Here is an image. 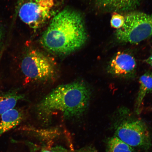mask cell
<instances>
[{"label": "cell", "mask_w": 152, "mask_h": 152, "mask_svg": "<svg viewBox=\"0 0 152 152\" xmlns=\"http://www.w3.org/2000/svg\"><path fill=\"white\" fill-rule=\"evenodd\" d=\"M87 35L81 15L73 10H64L55 16L43 33L41 42L47 50L60 55L78 50L87 41Z\"/></svg>", "instance_id": "obj_1"}, {"label": "cell", "mask_w": 152, "mask_h": 152, "mask_svg": "<svg viewBox=\"0 0 152 152\" xmlns=\"http://www.w3.org/2000/svg\"><path fill=\"white\" fill-rule=\"evenodd\" d=\"M91 93L84 82L76 81L58 86L45 96L37 106V112L46 120L59 113L67 119L82 115L88 107Z\"/></svg>", "instance_id": "obj_2"}, {"label": "cell", "mask_w": 152, "mask_h": 152, "mask_svg": "<svg viewBox=\"0 0 152 152\" xmlns=\"http://www.w3.org/2000/svg\"><path fill=\"white\" fill-rule=\"evenodd\" d=\"M116 115L115 136L133 148L150 147L151 135L144 121L133 116L126 108L119 110Z\"/></svg>", "instance_id": "obj_3"}, {"label": "cell", "mask_w": 152, "mask_h": 152, "mask_svg": "<svg viewBox=\"0 0 152 152\" xmlns=\"http://www.w3.org/2000/svg\"><path fill=\"white\" fill-rule=\"evenodd\" d=\"M152 36V15L140 12L129 13L123 26L115 33L119 42L136 44Z\"/></svg>", "instance_id": "obj_4"}, {"label": "cell", "mask_w": 152, "mask_h": 152, "mask_svg": "<svg viewBox=\"0 0 152 152\" xmlns=\"http://www.w3.org/2000/svg\"><path fill=\"white\" fill-rule=\"evenodd\" d=\"M21 69L28 80L50 81L55 78L58 73L53 61L35 49H31L26 53L22 60Z\"/></svg>", "instance_id": "obj_5"}, {"label": "cell", "mask_w": 152, "mask_h": 152, "mask_svg": "<svg viewBox=\"0 0 152 152\" xmlns=\"http://www.w3.org/2000/svg\"><path fill=\"white\" fill-rule=\"evenodd\" d=\"M56 6V0H24L17 13L25 23L37 28L49 20Z\"/></svg>", "instance_id": "obj_6"}, {"label": "cell", "mask_w": 152, "mask_h": 152, "mask_svg": "<svg viewBox=\"0 0 152 152\" xmlns=\"http://www.w3.org/2000/svg\"><path fill=\"white\" fill-rule=\"evenodd\" d=\"M137 63L135 58L128 53L119 52L113 57L107 67L110 75L124 79L136 77Z\"/></svg>", "instance_id": "obj_7"}, {"label": "cell", "mask_w": 152, "mask_h": 152, "mask_svg": "<svg viewBox=\"0 0 152 152\" xmlns=\"http://www.w3.org/2000/svg\"><path fill=\"white\" fill-rule=\"evenodd\" d=\"M98 8L104 11L122 12L134 10L140 0H96Z\"/></svg>", "instance_id": "obj_8"}, {"label": "cell", "mask_w": 152, "mask_h": 152, "mask_svg": "<svg viewBox=\"0 0 152 152\" xmlns=\"http://www.w3.org/2000/svg\"><path fill=\"white\" fill-rule=\"evenodd\" d=\"M23 118L22 112L14 108L6 112L0 117V136L18 126Z\"/></svg>", "instance_id": "obj_9"}, {"label": "cell", "mask_w": 152, "mask_h": 152, "mask_svg": "<svg viewBox=\"0 0 152 152\" xmlns=\"http://www.w3.org/2000/svg\"><path fill=\"white\" fill-rule=\"evenodd\" d=\"M140 87L136 100L135 111L137 115L141 112L142 101L147 95L152 91V72L147 71L139 79Z\"/></svg>", "instance_id": "obj_10"}, {"label": "cell", "mask_w": 152, "mask_h": 152, "mask_svg": "<svg viewBox=\"0 0 152 152\" xmlns=\"http://www.w3.org/2000/svg\"><path fill=\"white\" fill-rule=\"evenodd\" d=\"M22 98L21 95L12 93L0 96V117L6 112L14 108Z\"/></svg>", "instance_id": "obj_11"}, {"label": "cell", "mask_w": 152, "mask_h": 152, "mask_svg": "<svg viewBox=\"0 0 152 152\" xmlns=\"http://www.w3.org/2000/svg\"><path fill=\"white\" fill-rule=\"evenodd\" d=\"M107 152H135L133 148L115 136L108 140Z\"/></svg>", "instance_id": "obj_12"}, {"label": "cell", "mask_w": 152, "mask_h": 152, "mask_svg": "<svg viewBox=\"0 0 152 152\" xmlns=\"http://www.w3.org/2000/svg\"><path fill=\"white\" fill-rule=\"evenodd\" d=\"M125 22V17L117 12H114L111 18V25L112 27L118 29L123 26Z\"/></svg>", "instance_id": "obj_13"}, {"label": "cell", "mask_w": 152, "mask_h": 152, "mask_svg": "<svg viewBox=\"0 0 152 152\" xmlns=\"http://www.w3.org/2000/svg\"><path fill=\"white\" fill-rule=\"evenodd\" d=\"M41 152H68V151L62 146H56L53 147L43 148Z\"/></svg>", "instance_id": "obj_14"}, {"label": "cell", "mask_w": 152, "mask_h": 152, "mask_svg": "<svg viewBox=\"0 0 152 152\" xmlns=\"http://www.w3.org/2000/svg\"><path fill=\"white\" fill-rule=\"evenodd\" d=\"M145 61L152 67V52L149 56L145 60Z\"/></svg>", "instance_id": "obj_15"}, {"label": "cell", "mask_w": 152, "mask_h": 152, "mask_svg": "<svg viewBox=\"0 0 152 152\" xmlns=\"http://www.w3.org/2000/svg\"><path fill=\"white\" fill-rule=\"evenodd\" d=\"M3 30L1 26L0 25V47H1L2 41L3 39Z\"/></svg>", "instance_id": "obj_16"}, {"label": "cell", "mask_w": 152, "mask_h": 152, "mask_svg": "<svg viewBox=\"0 0 152 152\" xmlns=\"http://www.w3.org/2000/svg\"><path fill=\"white\" fill-rule=\"evenodd\" d=\"M24 1V0H18V7H17V12L18 10L19 7H20L22 3L23 2V1Z\"/></svg>", "instance_id": "obj_17"}]
</instances>
